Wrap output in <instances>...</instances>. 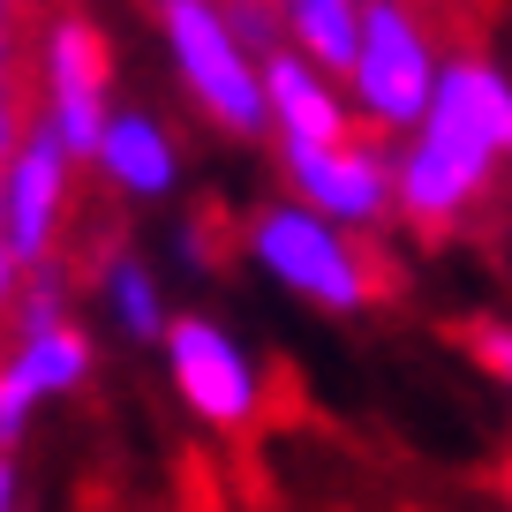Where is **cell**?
<instances>
[{"label": "cell", "instance_id": "1", "mask_svg": "<svg viewBox=\"0 0 512 512\" xmlns=\"http://www.w3.org/2000/svg\"><path fill=\"white\" fill-rule=\"evenodd\" d=\"M512 166V76L490 53H445L422 128L392 151V204L407 226L445 234Z\"/></svg>", "mask_w": 512, "mask_h": 512}, {"label": "cell", "instance_id": "2", "mask_svg": "<svg viewBox=\"0 0 512 512\" xmlns=\"http://www.w3.org/2000/svg\"><path fill=\"white\" fill-rule=\"evenodd\" d=\"M241 249H249V264L272 279V287H287L294 302H309V309H332V317H354V309H369V294H377L354 234L332 226L324 211L294 204V196L256 204L249 226H241Z\"/></svg>", "mask_w": 512, "mask_h": 512}, {"label": "cell", "instance_id": "3", "mask_svg": "<svg viewBox=\"0 0 512 512\" xmlns=\"http://www.w3.org/2000/svg\"><path fill=\"white\" fill-rule=\"evenodd\" d=\"M159 38H166V61H174L181 91L204 106L211 128L256 144L272 136V106H264V61L234 38L219 0H159Z\"/></svg>", "mask_w": 512, "mask_h": 512}, {"label": "cell", "instance_id": "4", "mask_svg": "<svg viewBox=\"0 0 512 512\" xmlns=\"http://www.w3.org/2000/svg\"><path fill=\"white\" fill-rule=\"evenodd\" d=\"M437 76H445V53L415 0H362V53L347 68L354 121L407 144L437 98Z\"/></svg>", "mask_w": 512, "mask_h": 512}, {"label": "cell", "instance_id": "5", "mask_svg": "<svg viewBox=\"0 0 512 512\" xmlns=\"http://www.w3.org/2000/svg\"><path fill=\"white\" fill-rule=\"evenodd\" d=\"M38 121L61 136V151L76 166L98 159L106 144V121H113V61H106V38L91 31L83 16H53L46 38H38Z\"/></svg>", "mask_w": 512, "mask_h": 512}, {"label": "cell", "instance_id": "6", "mask_svg": "<svg viewBox=\"0 0 512 512\" xmlns=\"http://www.w3.org/2000/svg\"><path fill=\"white\" fill-rule=\"evenodd\" d=\"M166 384L204 430H249L264 407V369L219 317H174L166 332Z\"/></svg>", "mask_w": 512, "mask_h": 512}, {"label": "cell", "instance_id": "7", "mask_svg": "<svg viewBox=\"0 0 512 512\" xmlns=\"http://www.w3.org/2000/svg\"><path fill=\"white\" fill-rule=\"evenodd\" d=\"M68 189H76V159L61 151L46 121L23 128V144L0 159V241L23 272H53V249H61L68 226Z\"/></svg>", "mask_w": 512, "mask_h": 512}, {"label": "cell", "instance_id": "8", "mask_svg": "<svg viewBox=\"0 0 512 512\" xmlns=\"http://www.w3.org/2000/svg\"><path fill=\"white\" fill-rule=\"evenodd\" d=\"M279 174H287L294 204L324 211V219L347 226V234H369V226L400 219L384 136H347V144H317V151H279Z\"/></svg>", "mask_w": 512, "mask_h": 512}, {"label": "cell", "instance_id": "9", "mask_svg": "<svg viewBox=\"0 0 512 512\" xmlns=\"http://www.w3.org/2000/svg\"><path fill=\"white\" fill-rule=\"evenodd\" d=\"M264 106H272V144L279 151H317L354 136V98L339 76H324L309 53L279 46L264 53Z\"/></svg>", "mask_w": 512, "mask_h": 512}, {"label": "cell", "instance_id": "10", "mask_svg": "<svg viewBox=\"0 0 512 512\" xmlns=\"http://www.w3.org/2000/svg\"><path fill=\"white\" fill-rule=\"evenodd\" d=\"M91 166L106 174V189L136 196V204H166L181 189V144L151 106H113L106 144H98Z\"/></svg>", "mask_w": 512, "mask_h": 512}, {"label": "cell", "instance_id": "11", "mask_svg": "<svg viewBox=\"0 0 512 512\" xmlns=\"http://www.w3.org/2000/svg\"><path fill=\"white\" fill-rule=\"evenodd\" d=\"M0 369H8V377L46 407V400H68V392L91 384L98 347H91V332H83L76 317H16V339H8Z\"/></svg>", "mask_w": 512, "mask_h": 512}, {"label": "cell", "instance_id": "12", "mask_svg": "<svg viewBox=\"0 0 512 512\" xmlns=\"http://www.w3.org/2000/svg\"><path fill=\"white\" fill-rule=\"evenodd\" d=\"M98 302H106V324L128 339V347H166V332H174V309H166L159 272H151L144 256H128V249L106 256V272H98Z\"/></svg>", "mask_w": 512, "mask_h": 512}, {"label": "cell", "instance_id": "13", "mask_svg": "<svg viewBox=\"0 0 512 512\" xmlns=\"http://www.w3.org/2000/svg\"><path fill=\"white\" fill-rule=\"evenodd\" d=\"M287 46L347 83L354 53H362V0H302V8H287Z\"/></svg>", "mask_w": 512, "mask_h": 512}, {"label": "cell", "instance_id": "14", "mask_svg": "<svg viewBox=\"0 0 512 512\" xmlns=\"http://www.w3.org/2000/svg\"><path fill=\"white\" fill-rule=\"evenodd\" d=\"M226 8V23H234V38L264 61V53H279L287 46V8H272V0H219Z\"/></svg>", "mask_w": 512, "mask_h": 512}, {"label": "cell", "instance_id": "15", "mask_svg": "<svg viewBox=\"0 0 512 512\" xmlns=\"http://www.w3.org/2000/svg\"><path fill=\"white\" fill-rule=\"evenodd\" d=\"M8 61H16V38H0V159H8V151L23 144V113H16V83H8Z\"/></svg>", "mask_w": 512, "mask_h": 512}, {"label": "cell", "instance_id": "16", "mask_svg": "<svg viewBox=\"0 0 512 512\" xmlns=\"http://www.w3.org/2000/svg\"><path fill=\"white\" fill-rule=\"evenodd\" d=\"M475 354L497 369V384L512 392V324H482V332H475Z\"/></svg>", "mask_w": 512, "mask_h": 512}, {"label": "cell", "instance_id": "17", "mask_svg": "<svg viewBox=\"0 0 512 512\" xmlns=\"http://www.w3.org/2000/svg\"><path fill=\"white\" fill-rule=\"evenodd\" d=\"M174 249L189 256V272H204V264H211V241L196 234V226H181V234H174Z\"/></svg>", "mask_w": 512, "mask_h": 512}, {"label": "cell", "instance_id": "18", "mask_svg": "<svg viewBox=\"0 0 512 512\" xmlns=\"http://www.w3.org/2000/svg\"><path fill=\"white\" fill-rule=\"evenodd\" d=\"M0 512H23V482H16V460L0 452Z\"/></svg>", "mask_w": 512, "mask_h": 512}, {"label": "cell", "instance_id": "19", "mask_svg": "<svg viewBox=\"0 0 512 512\" xmlns=\"http://www.w3.org/2000/svg\"><path fill=\"white\" fill-rule=\"evenodd\" d=\"M8 23H16V0H0V38H16Z\"/></svg>", "mask_w": 512, "mask_h": 512}, {"label": "cell", "instance_id": "20", "mask_svg": "<svg viewBox=\"0 0 512 512\" xmlns=\"http://www.w3.org/2000/svg\"><path fill=\"white\" fill-rule=\"evenodd\" d=\"M272 8H302V0H272Z\"/></svg>", "mask_w": 512, "mask_h": 512}, {"label": "cell", "instance_id": "21", "mask_svg": "<svg viewBox=\"0 0 512 512\" xmlns=\"http://www.w3.org/2000/svg\"><path fill=\"white\" fill-rule=\"evenodd\" d=\"M505 497H512V467H505Z\"/></svg>", "mask_w": 512, "mask_h": 512}, {"label": "cell", "instance_id": "22", "mask_svg": "<svg viewBox=\"0 0 512 512\" xmlns=\"http://www.w3.org/2000/svg\"><path fill=\"white\" fill-rule=\"evenodd\" d=\"M0 249H8V241H0Z\"/></svg>", "mask_w": 512, "mask_h": 512}]
</instances>
